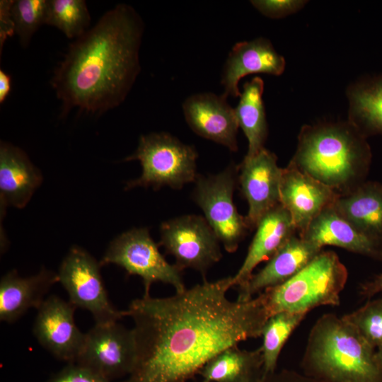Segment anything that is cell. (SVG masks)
Segmentation results:
<instances>
[{"label": "cell", "instance_id": "6da1fadb", "mask_svg": "<svg viewBox=\"0 0 382 382\" xmlns=\"http://www.w3.org/2000/svg\"><path fill=\"white\" fill-rule=\"evenodd\" d=\"M232 287L230 276L133 300L125 313L134 322L137 362L127 382H185L226 348L260 337L270 318L263 293L233 301Z\"/></svg>", "mask_w": 382, "mask_h": 382}, {"label": "cell", "instance_id": "7a4b0ae2", "mask_svg": "<svg viewBox=\"0 0 382 382\" xmlns=\"http://www.w3.org/2000/svg\"><path fill=\"white\" fill-rule=\"evenodd\" d=\"M143 33L139 15L120 4L69 45L50 81L63 115H100L124 101L140 72Z\"/></svg>", "mask_w": 382, "mask_h": 382}, {"label": "cell", "instance_id": "3957f363", "mask_svg": "<svg viewBox=\"0 0 382 382\" xmlns=\"http://www.w3.org/2000/svg\"><path fill=\"white\" fill-rule=\"evenodd\" d=\"M366 138L348 120L304 125L290 163L344 194L364 182L368 174L371 151Z\"/></svg>", "mask_w": 382, "mask_h": 382}, {"label": "cell", "instance_id": "277c9868", "mask_svg": "<svg viewBox=\"0 0 382 382\" xmlns=\"http://www.w3.org/2000/svg\"><path fill=\"white\" fill-rule=\"evenodd\" d=\"M306 360L332 382H382L376 349L343 317L321 316L308 340Z\"/></svg>", "mask_w": 382, "mask_h": 382}, {"label": "cell", "instance_id": "5b68a950", "mask_svg": "<svg viewBox=\"0 0 382 382\" xmlns=\"http://www.w3.org/2000/svg\"><path fill=\"white\" fill-rule=\"evenodd\" d=\"M348 277L332 250H322L299 273L262 291L270 317L282 311L308 313L321 306H337Z\"/></svg>", "mask_w": 382, "mask_h": 382}, {"label": "cell", "instance_id": "8992f818", "mask_svg": "<svg viewBox=\"0 0 382 382\" xmlns=\"http://www.w3.org/2000/svg\"><path fill=\"white\" fill-rule=\"evenodd\" d=\"M196 149L183 144L169 133L141 135L134 153L125 161L138 160L142 172L139 178L127 183L125 190L152 187L158 190L168 186L175 190L195 182L197 174Z\"/></svg>", "mask_w": 382, "mask_h": 382}, {"label": "cell", "instance_id": "52a82bcc", "mask_svg": "<svg viewBox=\"0 0 382 382\" xmlns=\"http://www.w3.org/2000/svg\"><path fill=\"white\" fill-rule=\"evenodd\" d=\"M152 239L148 228H132L113 239L100 261V266L114 264L128 275L142 279L144 294H150L153 284L162 282L173 286L176 293L186 289L183 270L166 261Z\"/></svg>", "mask_w": 382, "mask_h": 382}, {"label": "cell", "instance_id": "ba28073f", "mask_svg": "<svg viewBox=\"0 0 382 382\" xmlns=\"http://www.w3.org/2000/svg\"><path fill=\"white\" fill-rule=\"evenodd\" d=\"M238 168L230 165L216 175H198L192 198L228 253H234L250 230L233 202Z\"/></svg>", "mask_w": 382, "mask_h": 382}, {"label": "cell", "instance_id": "9c48e42d", "mask_svg": "<svg viewBox=\"0 0 382 382\" xmlns=\"http://www.w3.org/2000/svg\"><path fill=\"white\" fill-rule=\"evenodd\" d=\"M100 264L89 253L73 246L62 261L59 282L76 308L89 311L96 324L116 323L126 316L110 302L100 274Z\"/></svg>", "mask_w": 382, "mask_h": 382}, {"label": "cell", "instance_id": "30bf717a", "mask_svg": "<svg viewBox=\"0 0 382 382\" xmlns=\"http://www.w3.org/2000/svg\"><path fill=\"white\" fill-rule=\"evenodd\" d=\"M158 245L175 257L179 268L198 271L204 279L207 270L222 257L218 238L205 218L198 215L163 222Z\"/></svg>", "mask_w": 382, "mask_h": 382}, {"label": "cell", "instance_id": "8fae6325", "mask_svg": "<svg viewBox=\"0 0 382 382\" xmlns=\"http://www.w3.org/2000/svg\"><path fill=\"white\" fill-rule=\"evenodd\" d=\"M137 362L136 340L133 329L117 322L95 324L86 333L80 353L74 363L91 369L113 381L131 375Z\"/></svg>", "mask_w": 382, "mask_h": 382}, {"label": "cell", "instance_id": "7c38bea8", "mask_svg": "<svg viewBox=\"0 0 382 382\" xmlns=\"http://www.w3.org/2000/svg\"><path fill=\"white\" fill-rule=\"evenodd\" d=\"M238 168L241 191L248 204L246 222L250 230L255 228L260 219L280 204L282 168L277 156L264 148L253 156H245Z\"/></svg>", "mask_w": 382, "mask_h": 382}, {"label": "cell", "instance_id": "4fadbf2b", "mask_svg": "<svg viewBox=\"0 0 382 382\" xmlns=\"http://www.w3.org/2000/svg\"><path fill=\"white\" fill-rule=\"evenodd\" d=\"M76 308L69 301L50 295L37 309L33 329L40 345L67 364L76 361L86 336L75 323Z\"/></svg>", "mask_w": 382, "mask_h": 382}, {"label": "cell", "instance_id": "5bb4252c", "mask_svg": "<svg viewBox=\"0 0 382 382\" xmlns=\"http://www.w3.org/2000/svg\"><path fill=\"white\" fill-rule=\"evenodd\" d=\"M338 195L334 190L301 171L291 163L282 168L280 203L289 214L299 235L323 210L332 205Z\"/></svg>", "mask_w": 382, "mask_h": 382}, {"label": "cell", "instance_id": "9a60e30c", "mask_svg": "<svg viewBox=\"0 0 382 382\" xmlns=\"http://www.w3.org/2000/svg\"><path fill=\"white\" fill-rule=\"evenodd\" d=\"M223 94H194L183 104L185 119L197 135L238 151L237 133L239 127L233 109Z\"/></svg>", "mask_w": 382, "mask_h": 382}, {"label": "cell", "instance_id": "2e32d148", "mask_svg": "<svg viewBox=\"0 0 382 382\" xmlns=\"http://www.w3.org/2000/svg\"><path fill=\"white\" fill-rule=\"evenodd\" d=\"M323 248L298 233L292 236L259 272L238 288L237 300L248 301L267 289L279 285L293 277L309 264Z\"/></svg>", "mask_w": 382, "mask_h": 382}, {"label": "cell", "instance_id": "e0dca14e", "mask_svg": "<svg viewBox=\"0 0 382 382\" xmlns=\"http://www.w3.org/2000/svg\"><path fill=\"white\" fill-rule=\"evenodd\" d=\"M299 236L321 248L333 245L382 260V239L361 231L340 214L333 204L323 210Z\"/></svg>", "mask_w": 382, "mask_h": 382}, {"label": "cell", "instance_id": "ac0fdd59", "mask_svg": "<svg viewBox=\"0 0 382 382\" xmlns=\"http://www.w3.org/2000/svg\"><path fill=\"white\" fill-rule=\"evenodd\" d=\"M284 58L276 52L270 41L258 37L239 42L232 47L224 66L221 83L223 95L228 98L240 96L238 83L250 74L281 75L285 69Z\"/></svg>", "mask_w": 382, "mask_h": 382}, {"label": "cell", "instance_id": "d6986e66", "mask_svg": "<svg viewBox=\"0 0 382 382\" xmlns=\"http://www.w3.org/2000/svg\"><path fill=\"white\" fill-rule=\"evenodd\" d=\"M255 228L246 257L237 273L232 277L233 287L245 285L260 262L270 260L297 233L289 214L281 204L269 211Z\"/></svg>", "mask_w": 382, "mask_h": 382}, {"label": "cell", "instance_id": "ffe728a7", "mask_svg": "<svg viewBox=\"0 0 382 382\" xmlns=\"http://www.w3.org/2000/svg\"><path fill=\"white\" fill-rule=\"evenodd\" d=\"M39 169L19 147L6 141L0 144L1 209L6 206L23 208L40 185Z\"/></svg>", "mask_w": 382, "mask_h": 382}, {"label": "cell", "instance_id": "44dd1931", "mask_svg": "<svg viewBox=\"0 0 382 382\" xmlns=\"http://www.w3.org/2000/svg\"><path fill=\"white\" fill-rule=\"evenodd\" d=\"M59 282L57 273L42 267L38 273L28 277L16 270L4 274L0 280V320L12 323L30 308L37 310L45 300L50 288Z\"/></svg>", "mask_w": 382, "mask_h": 382}, {"label": "cell", "instance_id": "7402d4cb", "mask_svg": "<svg viewBox=\"0 0 382 382\" xmlns=\"http://www.w3.org/2000/svg\"><path fill=\"white\" fill-rule=\"evenodd\" d=\"M333 207L361 231L382 239V183L364 181L339 194Z\"/></svg>", "mask_w": 382, "mask_h": 382}, {"label": "cell", "instance_id": "603a6c76", "mask_svg": "<svg viewBox=\"0 0 382 382\" xmlns=\"http://www.w3.org/2000/svg\"><path fill=\"white\" fill-rule=\"evenodd\" d=\"M347 96L348 121L366 137L382 134V74L352 84Z\"/></svg>", "mask_w": 382, "mask_h": 382}, {"label": "cell", "instance_id": "cb8c5ba5", "mask_svg": "<svg viewBox=\"0 0 382 382\" xmlns=\"http://www.w3.org/2000/svg\"><path fill=\"white\" fill-rule=\"evenodd\" d=\"M262 364L261 347L249 351L234 345L214 356L199 373L202 382H256L253 374Z\"/></svg>", "mask_w": 382, "mask_h": 382}, {"label": "cell", "instance_id": "d4e9b609", "mask_svg": "<svg viewBox=\"0 0 382 382\" xmlns=\"http://www.w3.org/2000/svg\"><path fill=\"white\" fill-rule=\"evenodd\" d=\"M264 82L261 78L255 77L247 81L235 108L238 126L248 141L246 156H253L265 148L267 124L262 98Z\"/></svg>", "mask_w": 382, "mask_h": 382}, {"label": "cell", "instance_id": "484cf974", "mask_svg": "<svg viewBox=\"0 0 382 382\" xmlns=\"http://www.w3.org/2000/svg\"><path fill=\"white\" fill-rule=\"evenodd\" d=\"M306 313L282 311L270 316L262 331L260 347L263 360V376L271 374L277 365L279 353L286 341L306 317Z\"/></svg>", "mask_w": 382, "mask_h": 382}, {"label": "cell", "instance_id": "4316f807", "mask_svg": "<svg viewBox=\"0 0 382 382\" xmlns=\"http://www.w3.org/2000/svg\"><path fill=\"white\" fill-rule=\"evenodd\" d=\"M91 16L83 0H49L45 24L57 28L68 38H78L86 30Z\"/></svg>", "mask_w": 382, "mask_h": 382}, {"label": "cell", "instance_id": "83f0119b", "mask_svg": "<svg viewBox=\"0 0 382 382\" xmlns=\"http://www.w3.org/2000/svg\"><path fill=\"white\" fill-rule=\"evenodd\" d=\"M47 0H17L11 8L15 34L26 47L34 33L45 24Z\"/></svg>", "mask_w": 382, "mask_h": 382}, {"label": "cell", "instance_id": "f1b7e54d", "mask_svg": "<svg viewBox=\"0 0 382 382\" xmlns=\"http://www.w3.org/2000/svg\"><path fill=\"white\" fill-rule=\"evenodd\" d=\"M356 328L366 341L376 349L382 345V296L342 316Z\"/></svg>", "mask_w": 382, "mask_h": 382}, {"label": "cell", "instance_id": "f546056e", "mask_svg": "<svg viewBox=\"0 0 382 382\" xmlns=\"http://www.w3.org/2000/svg\"><path fill=\"white\" fill-rule=\"evenodd\" d=\"M45 382H114L89 368L76 363H68Z\"/></svg>", "mask_w": 382, "mask_h": 382}, {"label": "cell", "instance_id": "4dcf8cb0", "mask_svg": "<svg viewBox=\"0 0 382 382\" xmlns=\"http://www.w3.org/2000/svg\"><path fill=\"white\" fill-rule=\"evenodd\" d=\"M252 5L262 15L271 18H281L301 10L306 1L301 0H255Z\"/></svg>", "mask_w": 382, "mask_h": 382}, {"label": "cell", "instance_id": "1f68e13d", "mask_svg": "<svg viewBox=\"0 0 382 382\" xmlns=\"http://www.w3.org/2000/svg\"><path fill=\"white\" fill-rule=\"evenodd\" d=\"M14 1L1 0L0 1V50L9 37L15 33L14 23L11 15V8Z\"/></svg>", "mask_w": 382, "mask_h": 382}, {"label": "cell", "instance_id": "d6a6232c", "mask_svg": "<svg viewBox=\"0 0 382 382\" xmlns=\"http://www.w3.org/2000/svg\"><path fill=\"white\" fill-rule=\"evenodd\" d=\"M380 292H382V273L361 284L359 288L360 294L369 299Z\"/></svg>", "mask_w": 382, "mask_h": 382}, {"label": "cell", "instance_id": "836d02e7", "mask_svg": "<svg viewBox=\"0 0 382 382\" xmlns=\"http://www.w3.org/2000/svg\"><path fill=\"white\" fill-rule=\"evenodd\" d=\"M11 88V76L0 69V103H3L10 93Z\"/></svg>", "mask_w": 382, "mask_h": 382}, {"label": "cell", "instance_id": "e575fe53", "mask_svg": "<svg viewBox=\"0 0 382 382\" xmlns=\"http://www.w3.org/2000/svg\"><path fill=\"white\" fill-rule=\"evenodd\" d=\"M376 359L382 369V345L376 349Z\"/></svg>", "mask_w": 382, "mask_h": 382}]
</instances>
